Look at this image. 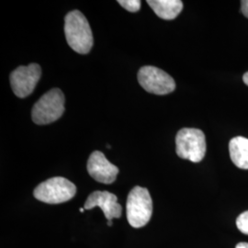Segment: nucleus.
Segmentation results:
<instances>
[{"instance_id": "nucleus-16", "label": "nucleus", "mask_w": 248, "mask_h": 248, "mask_svg": "<svg viewBox=\"0 0 248 248\" xmlns=\"http://www.w3.org/2000/svg\"><path fill=\"white\" fill-rule=\"evenodd\" d=\"M243 80H244L245 84L248 86V72H247V73L244 75V77H243Z\"/></svg>"}, {"instance_id": "nucleus-2", "label": "nucleus", "mask_w": 248, "mask_h": 248, "mask_svg": "<svg viewBox=\"0 0 248 248\" xmlns=\"http://www.w3.org/2000/svg\"><path fill=\"white\" fill-rule=\"evenodd\" d=\"M127 220L133 228H141L150 221L153 202L147 188L136 186L127 198Z\"/></svg>"}, {"instance_id": "nucleus-4", "label": "nucleus", "mask_w": 248, "mask_h": 248, "mask_svg": "<svg viewBox=\"0 0 248 248\" xmlns=\"http://www.w3.org/2000/svg\"><path fill=\"white\" fill-rule=\"evenodd\" d=\"M176 152L182 159L199 163L206 154V139L203 132L194 128L181 129L176 136Z\"/></svg>"}, {"instance_id": "nucleus-8", "label": "nucleus", "mask_w": 248, "mask_h": 248, "mask_svg": "<svg viewBox=\"0 0 248 248\" xmlns=\"http://www.w3.org/2000/svg\"><path fill=\"white\" fill-rule=\"evenodd\" d=\"M87 169L90 177L103 184L113 183L119 174V169L99 151H95L90 155Z\"/></svg>"}, {"instance_id": "nucleus-9", "label": "nucleus", "mask_w": 248, "mask_h": 248, "mask_svg": "<svg viewBox=\"0 0 248 248\" xmlns=\"http://www.w3.org/2000/svg\"><path fill=\"white\" fill-rule=\"evenodd\" d=\"M95 207H99L103 211L108 221L120 218L123 213L122 206L118 203L117 196L108 191H94L89 196L84 209L91 210Z\"/></svg>"}, {"instance_id": "nucleus-11", "label": "nucleus", "mask_w": 248, "mask_h": 248, "mask_svg": "<svg viewBox=\"0 0 248 248\" xmlns=\"http://www.w3.org/2000/svg\"><path fill=\"white\" fill-rule=\"evenodd\" d=\"M231 160L241 169H248V139L237 136L229 143Z\"/></svg>"}, {"instance_id": "nucleus-6", "label": "nucleus", "mask_w": 248, "mask_h": 248, "mask_svg": "<svg viewBox=\"0 0 248 248\" xmlns=\"http://www.w3.org/2000/svg\"><path fill=\"white\" fill-rule=\"evenodd\" d=\"M138 81L143 89L155 95H167L176 89L175 80L157 67L146 65L138 72Z\"/></svg>"}, {"instance_id": "nucleus-5", "label": "nucleus", "mask_w": 248, "mask_h": 248, "mask_svg": "<svg viewBox=\"0 0 248 248\" xmlns=\"http://www.w3.org/2000/svg\"><path fill=\"white\" fill-rule=\"evenodd\" d=\"M77 193V186L68 179L62 177H53L36 186L33 195L45 203L66 202Z\"/></svg>"}, {"instance_id": "nucleus-1", "label": "nucleus", "mask_w": 248, "mask_h": 248, "mask_svg": "<svg viewBox=\"0 0 248 248\" xmlns=\"http://www.w3.org/2000/svg\"><path fill=\"white\" fill-rule=\"evenodd\" d=\"M64 34L67 44L72 49L87 54L93 46V35L86 17L78 11L73 10L64 18Z\"/></svg>"}, {"instance_id": "nucleus-7", "label": "nucleus", "mask_w": 248, "mask_h": 248, "mask_svg": "<svg viewBox=\"0 0 248 248\" xmlns=\"http://www.w3.org/2000/svg\"><path fill=\"white\" fill-rule=\"evenodd\" d=\"M42 69L39 64L31 63L19 66L10 75V85L13 92L18 98H26L32 93L41 78Z\"/></svg>"}, {"instance_id": "nucleus-17", "label": "nucleus", "mask_w": 248, "mask_h": 248, "mask_svg": "<svg viewBox=\"0 0 248 248\" xmlns=\"http://www.w3.org/2000/svg\"><path fill=\"white\" fill-rule=\"evenodd\" d=\"M108 226H111V225H112V222H111V221H108Z\"/></svg>"}, {"instance_id": "nucleus-14", "label": "nucleus", "mask_w": 248, "mask_h": 248, "mask_svg": "<svg viewBox=\"0 0 248 248\" xmlns=\"http://www.w3.org/2000/svg\"><path fill=\"white\" fill-rule=\"evenodd\" d=\"M241 10L242 13L248 18V0L241 1Z\"/></svg>"}, {"instance_id": "nucleus-3", "label": "nucleus", "mask_w": 248, "mask_h": 248, "mask_svg": "<svg viewBox=\"0 0 248 248\" xmlns=\"http://www.w3.org/2000/svg\"><path fill=\"white\" fill-rule=\"evenodd\" d=\"M64 111V95L59 89H51L32 108L31 118L38 125L52 124L61 118Z\"/></svg>"}, {"instance_id": "nucleus-13", "label": "nucleus", "mask_w": 248, "mask_h": 248, "mask_svg": "<svg viewBox=\"0 0 248 248\" xmlns=\"http://www.w3.org/2000/svg\"><path fill=\"white\" fill-rule=\"evenodd\" d=\"M236 226L241 232L248 235V211L241 213L237 217Z\"/></svg>"}, {"instance_id": "nucleus-15", "label": "nucleus", "mask_w": 248, "mask_h": 248, "mask_svg": "<svg viewBox=\"0 0 248 248\" xmlns=\"http://www.w3.org/2000/svg\"><path fill=\"white\" fill-rule=\"evenodd\" d=\"M235 248H248V243H239L236 245Z\"/></svg>"}, {"instance_id": "nucleus-18", "label": "nucleus", "mask_w": 248, "mask_h": 248, "mask_svg": "<svg viewBox=\"0 0 248 248\" xmlns=\"http://www.w3.org/2000/svg\"><path fill=\"white\" fill-rule=\"evenodd\" d=\"M84 210H85L84 208H80V213H84Z\"/></svg>"}, {"instance_id": "nucleus-10", "label": "nucleus", "mask_w": 248, "mask_h": 248, "mask_svg": "<svg viewBox=\"0 0 248 248\" xmlns=\"http://www.w3.org/2000/svg\"><path fill=\"white\" fill-rule=\"evenodd\" d=\"M147 4L159 18L167 20L177 18L183 9L180 0H148Z\"/></svg>"}, {"instance_id": "nucleus-12", "label": "nucleus", "mask_w": 248, "mask_h": 248, "mask_svg": "<svg viewBox=\"0 0 248 248\" xmlns=\"http://www.w3.org/2000/svg\"><path fill=\"white\" fill-rule=\"evenodd\" d=\"M118 3L130 12H137L141 9L140 0H119Z\"/></svg>"}]
</instances>
